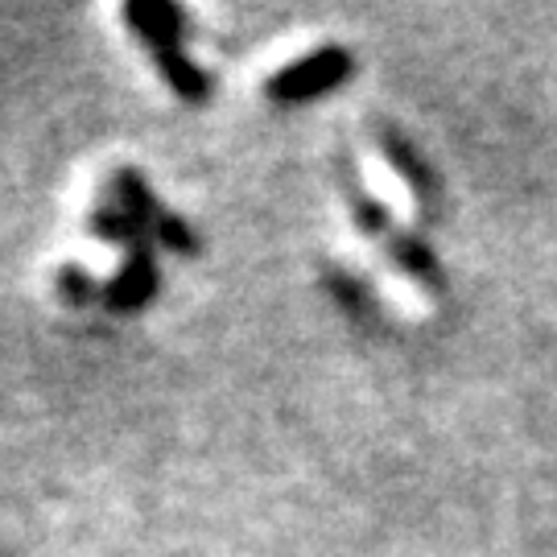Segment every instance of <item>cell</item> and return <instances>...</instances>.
Returning <instances> with one entry per match:
<instances>
[{
  "label": "cell",
  "mask_w": 557,
  "mask_h": 557,
  "mask_svg": "<svg viewBox=\"0 0 557 557\" xmlns=\"http://www.w3.org/2000/svg\"><path fill=\"white\" fill-rule=\"evenodd\" d=\"M351 75H356V59L347 46H319L289 66H281L277 75L264 83V96L281 108H294V103L319 100L326 91H338L343 83H351Z\"/></svg>",
  "instance_id": "obj_1"
},
{
  "label": "cell",
  "mask_w": 557,
  "mask_h": 557,
  "mask_svg": "<svg viewBox=\"0 0 557 557\" xmlns=\"http://www.w3.org/2000/svg\"><path fill=\"white\" fill-rule=\"evenodd\" d=\"M368 133H372L376 149L384 153V161L393 165V174L409 186V195H413V202H418V211L430 220V215L438 211V174H434V165L421 158L418 145L405 137L400 128L384 124V120H372Z\"/></svg>",
  "instance_id": "obj_2"
},
{
  "label": "cell",
  "mask_w": 557,
  "mask_h": 557,
  "mask_svg": "<svg viewBox=\"0 0 557 557\" xmlns=\"http://www.w3.org/2000/svg\"><path fill=\"white\" fill-rule=\"evenodd\" d=\"M158 260H153V248H149V239H140L137 248H128V257L120 264L116 277L103 281V306L108 310H116V314H133L140 306H149L153 294H158Z\"/></svg>",
  "instance_id": "obj_3"
},
{
  "label": "cell",
  "mask_w": 557,
  "mask_h": 557,
  "mask_svg": "<svg viewBox=\"0 0 557 557\" xmlns=\"http://www.w3.org/2000/svg\"><path fill=\"white\" fill-rule=\"evenodd\" d=\"M338 186H343V202H347V215H351V223H356L359 232L368 239H376L380 248L388 244V239L397 236V223H393V215H388V207L363 186V178H359V165L356 158L347 153V149H338Z\"/></svg>",
  "instance_id": "obj_4"
},
{
  "label": "cell",
  "mask_w": 557,
  "mask_h": 557,
  "mask_svg": "<svg viewBox=\"0 0 557 557\" xmlns=\"http://www.w3.org/2000/svg\"><path fill=\"white\" fill-rule=\"evenodd\" d=\"M124 21L128 29L137 34V41L153 54H165V50H182V25H186V13L178 4H161V0H140V4H128L124 9Z\"/></svg>",
  "instance_id": "obj_5"
},
{
  "label": "cell",
  "mask_w": 557,
  "mask_h": 557,
  "mask_svg": "<svg viewBox=\"0 0 557 557\" xmlns=\"http://www.w3.org/2000/svg\"><path fill=\"white\" fill-rule=\"evenodd\" d=\"M384 252H388V260H393L409 281H418V285H425V289H442L438 257L425 248V239H418L413 232H400L397 227V236L384 244Z\"/></svg>",
  "instance_id": "obj_6"
},
{
  "label": "cell",
  "mask_w": 557,
  "mask_h": 557,
  "mask_svg": "<svg viewBox=\"0 0 557 557\" xmlns=\"http://www.w3.org/2000/svg\"><path fill=\"white\" fill-rule=\"evenodd\" d=\"M153 236L165 244V248H174V252H199V236H195V227L174 215V211H161L158 223H153Z\"/></svg>",
  "instance_id": "obj_7"
},
{
  "label": "cell",
  "mask_w": 557,
  "mask_h": 557,
  "mask_svg": "<svg viewBox=\"0 0 557 557\" xmlns=\"http://www.w3.org/2000/svg\"><path fill=\"white\" fill-rule=\"evenodd\" d=\"M59 294H62V301H75V306H83V301H91L96 294H103V285H96V281H91V273H87V269H79V264H62V269H59Z\"/></svg>",
  "instance_id": "obj_8"
}]
</instances>
